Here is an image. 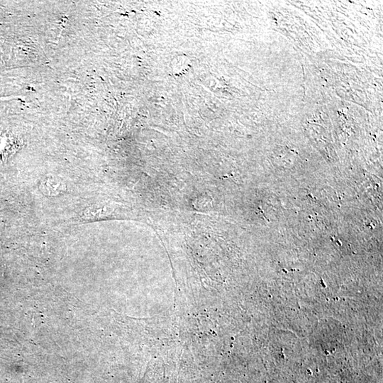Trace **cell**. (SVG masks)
Returning <instances> with one entry per match:
<instances>
[{
    "instance_id": "cell-1",
    "label": "cell",
    "mask_w": 383,
    "mask_h": 383,
    "mask_svg": "<svg viewBox=\"0 0 383 383\" xmlns=\"http://www.w3.org/2000/svg\"><path fill=\"white\" fill-rule=\"evenodd\" d=\"M39 187L43 195L50 198L60 196L67 191L64 180L56 176L43 177L40 180Z\"/></svg>"
}]
</instances>
